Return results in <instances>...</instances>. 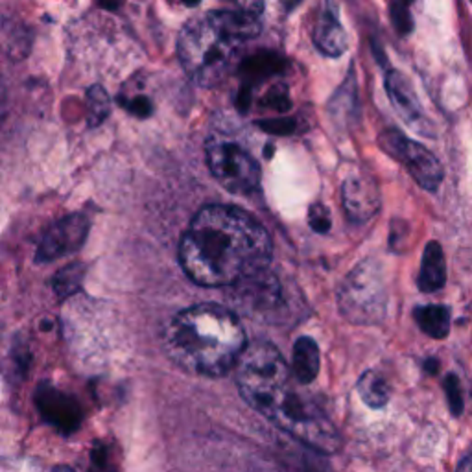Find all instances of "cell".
I'll return each mask as SVG.
<instances>
[{
    "mask_svg": "<svg viewBox=\"0 0 472 472\" xmlns=\"http://www.w3.org/2000/svg\"><path fill=\"white\" fill-rule=\"evenodd\" d=\"M274 244L262 223L233 205L199 209L179 242V262L201 286H233L267 269Z\"/></svg>",
    "mask_w": 472,
    "mask_h": 472,
    "instance_id": "cell-1",
    "label": "cell"
},
{
    "mask_svg": "<svg viewBox=\"0 0 472 472\" xmlns=\"http://www.w3.org/2000/svg\"><path fill=\"white\" fill-rule=\"evenodd\" d=\"M294 371L269 342L247 345L236 366V386L253 410L313 451L332 454L342 437L329 415L299 391Z\"/></svg>",
    "mask_w": 472,
    "mask_h": 472,
    "instance_id": "cell-2",
    "label": "cell"
},
{
    "mask_svg": "<svg viewBox=\"0 0 472 472\" xmlns=\"http://www.w3.org/2000/svg\"><path fill=\"white\" fill-rule=\"evenodd\" d=\"M165 345L179 368L199 376L218 378L238 366L247 340L233 310L201 303L179 312L172 320Z\"/></svg>",
    "mask_w": 472,
    "mask_h": 472,
    "instance_id": "cell-3",
    "label": "cell"
},
{
    "mask_svg": "<svg viewBox=\"0 0 472 472\" xmlns=\"http://www.w3.org/2000/svg\"><path fill=\"white\" fill-rule=\"evenodd\" d=\"M259 34V13L238 8L209 12L190 19L179 32L177 56L192 81L213 87L228 76L242 44Z\"/></svg>",
    "mask_w": 472,
    "mask_h": 472,
    "instance_id": "cell-4",
    "label": "cell"
},
{
    "mask_svg": "<svg viewBox=\"0 0 472 472\" xmlns=\"http://www.w3.org/2000/svg\"><path fill=\"white\" fill-rule=\"evenodd\" d=\"M388 294L380 267L373 260L360 262L340 288V310L356 325H376L386 316Z\"/></svg>",
    "mask_w": 472,
    "mask_h": 472,
    "instance_id": "cell-5",
    "label": "cell"
},
{
    "mask_svg": "<svg viewBox=\"0 0 472 472\" xmlns=\"http://www.w3.org/2000/svg\"><path fill=\"white\" fill-rule=\"evenodd\" d=\"M205 157L216 182L233 194H251L260 185V166L240 144L213 137L205 143Z\"/></svg>",
    "mask_w": 472,
    "mask_h": 472,
    "instance_id": "cell-6",
    "label": "cell"
},
{
    "mask_svg": "<svg viewBox=\"0 0 472 472\" xmlns=\"http://www.w3.org/2000/svg\"><path fill=\"white\" fill-rule=\"evenodd\" d=\"M380 146L408 170L421 189L436 192L443 183L445 170L437 157L429 148L408 139L398 129H386L382 133Z\"/></svg>",
    "mask_w": 472,
    "mask_h": 472,
    "instance_id": "cell-7",
    "label": "cell"
},
{
    "mask_svg": "<svg viewBox=\"0 0 472 472\" xmlns=\"http://www.w3.org/2000/svg\"><path fill=\"white\" fill-rule=\"evenodd\" d=\"M87 233H89V220L85 216L81 214L65 216L43 235L35 259L39 262L43 260L50 262L59 257L71 255L80 250L81 244L87 238Z\"/></svg>",
    "mask_w": 472,
    "mask_h": 472,
    "instance_id": "cell-8",
    "label": "cell"
},
{
    "mask_svg": "<svg viewBox=\"0 0 472 472\" xmlns=\"http://www.w3.org/2000/svg\"><path fill=\"white\" fill-rule=\"evenodd\" d=\"M386 93L393 105V109L400 115V119L406 122L415 131L429 135H434V124L426 117L424 109L415 95V89L412 81L398 71H390L386 74Z\"/></svg>",
    "mask_w": 472,
    "mask_h": 472,
    "instance_id": "cell-9",
    "label": "cell"
},
{
    "mask_svg": "<svg viewBox=\"0 0 472 472\" xmlns=\"http://www.w3.org/2000/svg\"><path fill=\"white\" fill-rule=\"evenodd\" d=\"M233 286L238 294L240 306L247 312L269 316V313L279 308V305L282 303L281 284L275 279V275L269 274L267 269H264V272L253 277H247Z\"/></svg>",
    "mask_w": 472,
    "mask_h": 472,
    "instance_id": "cell-10",
    "label": "cell"
},
{
    "mask_svg": "<svg viewBox=\"0 0 472 472\" xmlns=\"http://www.w3.org/2000/svg\"><path fill=\"white\" fill-rule=\"evenodd\" d=\"M342 199L349 220L356 223H366L380 209L376 182L368 174L349 175L342 187Z\"/></svg>",
    "mask_w": 472,
    "mask_h": 472,
    "instance_id": "cell-11",
    "label": "cell"
},
{
    "mask_svg": "<svg viewBox=\"0 0 472 472\" xmlns=\"http://www.w3.org/2000/svg\"><path fill=\"white\" fill-rule=\"evenodd\" d=\"M35 404L44 421L54 424L58 430L71 434L80 426L81 410L74 397L58 391L50 386H39Z\"/></svg>",
    "mask_w": 472,
    "mask_h": 472,
    "instance_id": "cell-12",
    "label": "cell"
},
{
    "mask_svg": "<svg viewBox=\"0 0 472 472\" xmlns=\"http://www.w3.org/2000/svg\"><path fill=\"white\" fill-rule=\"evenodd\" d=\"M313 43H316L320 52L330 58H338L347 50V34L340 25L338 15H336V12H332L330 8H327L316 22V28H313Z\"/></svg>",
    "mask_w": 472,
    "mask_h": 472,
    "instance_id": "cell-13",
    "label": "cell"
},
{
    "mask_svg": "<svg viewBox=\"0 0 472 472\" xmlns=\"http://www.w3.org/2000/svg\"><path fill=\"white\" fill-rule=\"evenodd\" d=\"M446 282V262L439 242H429L424 247L417 286L424 294H432Z\"/></svg>",
    "mask_w": 472,
    "mask_h": 472,
    "instance_id": "cell-14",
    "label": "cell"
},
{
    "mask_svg": "<svg viewBox=\"0 0 472 472\" xmlns=\"http://www.w3.org/2000/svg\"><path fill=\"white\" fill-rule=\"evenodd\" d=\"M291 371L296 375V380L301 382V386L310 384L316 380L320 373V349L318 344L312 338H299L294 345V360H291Z\"/></svg>",
    "mask_w": 472,
    "mask_h": 472,
    "instance_id": "cell-15",
    "label": "cell"
},
{
    "mask_svg": "<svg viewBox=\"0 0 472 472\" xmlns=\"http://www.w3.org/2000/svg\"><path fill=\"white\" fill-rule=\"evenodd\" d=\"M414 320L417 327L434 340H443L451 334V310H448V306H417L414 310Z\"/></svg>",
    "mask_w": 472,
    "mask_h": 472,
    "instance_id": "cell-16",
    "label": "cell"
},
{
    "mask_svg": "<svg viewBox=\"0 0 472 472\" xmlns=\"http://www.w3.org/2000/svg\"><path fill=\"white\" fill-rule=\"evenodd\" d=\"M356 388L362 400L368 404L369 408H375V410L384 408L391 397L388 380L376 371H366L362 376H360Z\"/></svg>",
    "mask_w": 472,
    "mask_h": 472,
    "instance_id": "cell-17",
    "label": "cell"
},
{
    "mask_svg": "<svg viewBox=\"0 0 472 472\" xmlns=\"http://www.w3.org/2000/svg\"><path fill=\"white\" fill-rule=\"evenodd\" d=\"M87 111H89V126H100L111 113V98L105 89L93 85L87 91Z\"/></svg>",
    "mask_w": 472,
    "mask_h": 472,
    "instance_id": "cell-18",
    "label": "cell"
},
{
    "mask_svg": "<svg viewBox=\"0 0 472 472\" xmlns=\"http://www.w3.org/2000/svg\"><path fill=\"white\" fill-rule=\"evenodd\" d=\"M83 279V266L81 264H71L63 267L61 272L54 279V290L59 298H66L74 294L80 288V282Z\"/></svg>",
    "mask_w": 472,
    "mask_h": 472,
    "instance_id": "cell-19",
    "label": "cell"
},
{
    "mask_svg": "<svg viewBox=\"0 0 472 472\" xmlns=\"http://www.w3.org/2000/svg\"><path fill=\"white\" fill-rule=\"evenodd\" d=\"M412 3H414V0H393V3H391L393 27L402 35L410 34L412 28H414V19H412V13H410Z\"/></svg>",
    "mask_w": 472,
    "mask_h": 472,
    "instance_id": "cell-20",
    "label": "cell"
},
{
    "mask_svg": "<svg viewBox=\"0 0 472 472\" xmlns=\"http://www.w3.org/2000/svg\"><path fill=\"white\" fill-rule=\"evenodd\" d=\"M443 388H445V395H446V402H448V408H451L454 417H460L463 412V391H461V382L456 375H446L445 382H443Z\"/></svg>",
    "mask_w": 472,
    "mask_h": 472,
    "instance_id": "cell-21",
    "label": "cell"
},
{
    "mask_svg": "<svg viewBox=\"0 0 472 472\" xmlns=\"http://www.w3.org/2000/svg\"><path fill=\"white\" fill-rule=\"evenodd\" d=\"M308 223H310V228L316 231V233H329L330 229V213L325 205H312L310 211H308Z\"/></svg>",
    "mask_w": 472,
    "mask_h": 472,
    "instance_id": "cell-22",
    "label": "cell"
},
{
    "mask_svg": "<svg viewBox=\"0 0 472 472\" xmlns=\"http://www.w3.org/2000/svg\"><path fill=\"white\" fill-rule=\"evenodd\" d=\"M122 105L129 111V113L137 115L141 119H148L151 115V102L148 100V97H131V98H122L120 100Z\"/></svg>",
    "mask_w": 472,
    "mask_h": 472,
    "instance_id": "cell-23",
    "label": "cell"
},
{
    "mask_svg": "<svg viewBox=\"0 0 472 472\" xmlns=\"http://www.w3.org/2000/svg\"><path fill=\"white\" fill-rule=\"evenodd\" d=\"M456 472H472V451L461 460V463L458 465Z\"/></svg>",
    "mask_w": 472,
    "mask_h": 472,
    "instance_id": "cell-24",
    "label": "cell"
},
{
    "mask_svg": "<svg viewBox=\"0 0 472 472\" xmlns=\"http://www.w3.org/2000/svg\"><path fill=\"white\" fill-rule=\"evenodd\" d=\"M437 369H439V364H437V360H429V362H426V371H429V373H437Z\"/></svg>",
    "mask_w": 472,
    "mask_h": 472,
    "instance_id": "cell-25",
    "label": "cell"
},
{
    "mask_svg": "<svg viewBox=\"0 0 472 472\" xmlns=\"http://www.w3.org/2000/svg\"><path fill=\"white\" fill-rule=\"evenodd\" d=\"M470 3H472V0H470Z\"/></svg>",
    "mask_w": 472,
    "mask_h": 472,
    "instance_id": "cell-26",
    "label": "cell"
}]
</instances>
